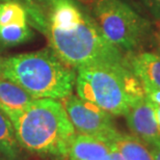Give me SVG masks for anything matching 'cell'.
I'll return each instance as SVG.
<instances>
[{
	"mask_svg": "<svg viewBox=\"0 0 160 160\" xmlns=\"http://www.w3.org/2000/svg\"><path fill=\"white\" fill-rule=\"evenodd\" d=\"M26 9L29 23L32 27L47 34L48 18L53 5L58 0H16Z\"/></svg>",
	"mask_w": 160,
	"mask_h": 160,
	"instance_id": "13",
	"label": "cell"
},
{
	"mask_svg": "<svg viewBox=\"0 0 160 160\" xmlns=\"http://www.w3.org/2000/svg\"><path fill=\"white\" fill-rule=\"evenodd\" d=\"M50 48L70 68L124 63V54L101 33L95 20L75 0H58L48 18Z\"/></svg>",
	"mask_w": 160,
	"mask_h": 160,
	"instance_id": "1",
	"label": "cell"
},
{
	"mask_svg": "<svg viewBox=\"0 0 160 160\" xmlns=\"http://www.w3.org/2000/svg\"><path fill=\"white\" fill-rule=\"evenodd\" d=\"M125 118L133 135L147 146L152 148L160 143V129L155 111L146 95L134 102Z\"/></svg>",
	"mask_w": 160,
	"mask_h": 160,
	"instance_id": "8",
	"label": "cell"
},
{
	"mask_svg": "<svg viewBox=\"0 0 160 160\" xmlns=\"http://www.w3.org/2000/svg\"><path fill=\"white\" fill-rule=\"evenodd\" d=\"M75 88L81 99L111 116H125L145 96L138 78L124 63H96L76 70Z\"/></svg>",
	"mask_w": 160,
	"mask_h": 160,
	"instance_id": "4",
	"label": "cell"
},
{
	"mask_svg": "<svg viewBox=\"0 0 160 160\" xmlns=\"http://www.w3.org/2000/svg\"><path fill=\"white\" fill-rule=\"evenodd\" d=\"M113 143L95 136L76 133L70 146L69 160H109Z\"/></svg>",
	"mask_w": 160,
	"mask_h": 160,
	"instance_id": "10",
	"label": "cell"
},
{
	"mask_svg": "<svg viewBox=\"0 0 160 160\" xmlns=\"http://www.w3.org/2000/svg\"><path fill=\"white\" fill-rule=\"evenodd\" d=\"M33 99L21 86L0 75V110L8 117L23 110Z\"/></svg>",
	"mask_w": 160,
	"mask_h": 160,
	"instance_id": "11",
	"label": "cell"
},
{
	"mask_svg": "<svg viewBox=\"0 0 160 160\" xmlns=\"http://www.w3.org/2000/svg\"><path fill=\"white\" fill-rule=\"evenodd\" d=\"M0 1H16V0H0Z\"/></svg>",
	"mask_w": 160,
	"mask_h": 160,
	"instance_id": "21",
	"label": "cell"
},
{
	"mask_svg": "<svg viewBox=\"0 0 160 160\" xmlns=\"http://www.w3.org/2000/svg\"><path fill=\"white\" fill-rule=\"evenodd\" d=\"M112 143L124 160H154L151 149L134 135L120 132Z\"/></svg>",
	"mask_w": 160,
	"mask_h": 160,
	"instance_id": "12",
	"label": "cell"
},
{
	"mask_svg": "<svg viewBox=\"0 0 160 160\" xmlns=\"http://www.w3.org/2000/svg\"><path fill=\"white\" fill-rule=\"evenodd\" d=\"M21 148L12 123L0 110V155L6 159L16 160L21 154Z\"/></svg>",
	"mask_w": 160,
	"mask_h": 160,
	"instance_id": "14",
	"label": "cell"
},
{
	"mask_svg": "<svg viewBox=\"0 0 160 160\" xmlns=\"http://www.w3.org/2000/svg\"><path fill=\"white\" fill-rule=\"evenodd\" d=\"M151 151L154 156V160H160V143L151 148Z\"/></svg>",
	"mask_w": 160,
	"mask_h": 160,
	"instance_id": "17",
	"label": "cell"
},
{
	"mask_svg": "<svg viewBox=\"0 0 160 160\" xmlns=\"http://www.w3.org/2000/svg\"><path fill=\"white\" fill-rule=\"evenodd\" d=\"M1 66H2V58L0 57V75H1Z\"/></svg>",
	"mask_w": 160,
	"mask_h": 160,
	"instance_id": "20",
	"label": "cell"
},
{
	"mask_svg": "<svg viewBox=\"0 0 160 160\" xmlns=\"http://www.w3.org/2000/svg\"><path fill=\"white\" fill-rule=\"evenodd\" d=\"M124 65L136 76L143 89L160 91V55L154 52H131L124 56Z\"/></svg>",
	"mask_w": 160,
	"mask_h": 160,
	"instance_id": "9",
	"label": "cell"
},
{
	"mask_svg": "<svg viewBox=\"0 0 160 160\" xmlns=\"http://www.w3.org/2000/svg\"><path fill=\"white\" fill-rule=\"evenodd\" d=\"M60 101L76 133L95 136L110 142L120 133L114 127L111 114L97 105L73 94Z\"/></svg>",
	"mask_w": 160,
	"mask_h": 160,
	"instance_id": "6",
	"label": "cell"
},
{
	"mask_svg": "<svg viewBox=\"0 0 160 160\" xmlns=\"http://www.w3.org/2000/svg\"><path fill=\"white\" fill-rule=\"evenodd\" d=\"M8 119L22 148L43 157H68L76 131L60 100L33 99Z\"/></svg>",
	"mask_w": 160,
	"mask_h": 160,
	"instance_id": "2",
	"label": "cell"
},
{
	"mask_svg": "<svg viewBox=\"0 0 160 160\" xmlns=\"http://www.w3.org/2000/svg\"><path fill=\"white\" fill-rule=\"evenodd\" d=\"M1 75L21 86L34 99L62 100L72 95L76 72L51 48L2 58Z\"/></svg>",
	"mask_w": 160,
	"mask_h": 160,
	"instance_id": "3",
	"label": "cell"
},
{
	"mask_svg": "<svg viewBox=\"0 0 160 160\" xmlns=\"http://www.w3.org/2000/svg\"><path fill=\"white\" fill-rule=\"evenodd\" d=\"M147 99L152 104L155 111V116L157 119V123L160 129V91L158 89H145Z\"/></svg>",
	"mask_w": 160,
	"mask_h": 160,
	"instance_id": "15",
	"label": "cell"
},
{
	"mask_svg": "<svg viewBox=\"0 0 160 160\" xmlns=\"http://www.w3.org/2000/svg\"><path fill=\"white\" fill-rule=\"evenodd\" d=\"M92 19L101 33L122 52H136L151 34L152 25L124 0H92Z\"/></svg>",
	"mask_w": 160,
	"mask_h": 160,
	"instance_id": "5",
	"label": "cell"
},
{
	"mask_svg": "<svg viewBox=\"0 0 160 160\" xmlns=\"http://www.w3.org/2000/svg\"><path fill=\"white\" fill-rule=\"evenodd\" d=\"M155 42H156V47H157V52L156 53L160 55V27L155 32Z\"/></svg>",
	"mask_w": 160,
	"mask_h": 160,
	"instance_id": "19",
	"label": "cell"
},
{
	"mask_svg": "<svg viewBox=\"0 0 160 160\" xmlns=\"http://www.w3.org/2000/svg\"><path fill=\"white\" fill-rule=\"evenodd\" d=\"M32 37L26 9L17 1H0V47L18 46Z\"/></svg>",
	"mask_w": 160,
	"mask_h": 160,
	"instance_id": "7",
	"label": "cell"
},
{
	"mask_svg": "<svg viewBox=\"0 0 160 160\" xmlns=\"http://www.w3.org/2000/svg\"><path fill=\"white\" fill-rule=\"evenodd\" d=\"M139 1L156 20L160 21V0H139Z\"/></svg>",
	"mask_w": 160,
	"mask_h": 160,
	"instance_id": "16",
	"label": "cell"
},
{
	"mask_svg": "<svg viewBox=\"0 0 160 160\" xmlns=\"http://www.w3.org/2000/svg\"><path fill=\"white\" fill-rule=\"evenodd\" d=\"M84 1H91L92 2V0H84Z\"/></svg>",
	"mask_w": 160,
	"mask_h": 160,
	"instance_id": "22",
	"label": "cell"
},
{
	"mask_svg": "<svg viewBox=\"0 0 160 160\" xmlns=\"http://www.w3.org/2000/svg\"><path fill=\"white\" fill-rule=\"evenodd\" d=\"M114 147V146H113ZM109 160H124L123 157H122V155L119 153V151L116 149V148H113L112 150V153H111V155H110V159Z\"/></svg>",
	"mask_w": 160,
	"mask_h": 160,
	"instance_id": "18",
	"label": "cell"
}]
</instances>
